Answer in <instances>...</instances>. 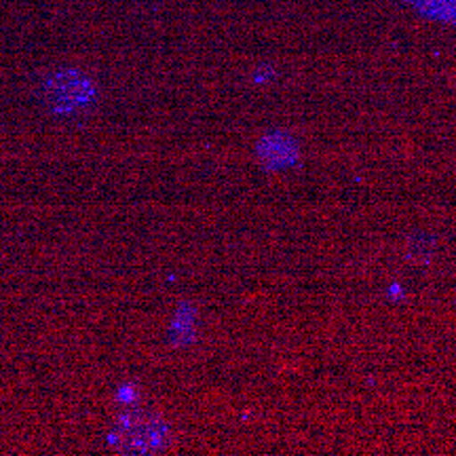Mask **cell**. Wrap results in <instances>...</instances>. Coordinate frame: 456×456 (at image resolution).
Segmentation results:
<instances>
[{"label":"cell","mask_w":456,"mask_h":456,"mask_svg":"<svg viewBox=\"0 0 456 456\" xmlns=\"http://www.w3.org/2000/svg\"><path fill=\"white\" fill-rule=\"evenodd\" d=\"M410 3L427 17L456 24V0H410Z\"/></svg>","instance_id":"obj_1"}]
</instances>
